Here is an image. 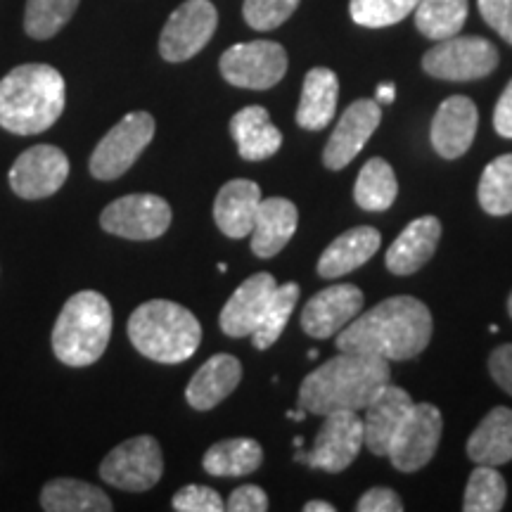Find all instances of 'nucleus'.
Masks as SVG:
<instances>
[{"label": "nucleus", "mask_w": 512, "mask_h": 512, "mask_svg": "<svg viewBox=\"0 0 512 512\" xmlns=\"http://www.w3.org/2000/svg\"><path fill=\"white\" fill-rule=\"evenodd\" d=\"M261 188L247 178L228 181L214 202V221L226 238L242 240L252 235L256 211H259Z\"/></svg>", "instance_id": "nucleus-20"}, {"label": "nucleus", "mask_w": 512, "mask_h": 512, "mask_svg": "<svg viewBox=\"0 0 512 512\" xmlns=\"http://www.w3.org/2000/svg\"><path fill=\"white\" fill-rule=\"evenodd\" d=\"M382 245L380 230L370 226H356L335 238L320 254L318 259V275L325 280H337L342 275H347L363 264H368L370 259L377 254V249Z\"/></svg>", "instance_id": "nucleus-24"}, {"label": "nucleus", "mask_w": 512, "mask_h": 512, "mask_svg": "<svg viewBox=\"0 0 512 512\" xmlns=\"http://www.w3.org/2000/svg\"><path fill=\"white\" fill-rule=\"evenodd\" d=\"M264 463V448L247 437L223 439L204 453V472L211 477H247Z\"/></svg>", "instance_id": "nucleus-28"}, {"label": "nucleus", "mask_w": 512, "mask_h": 512, "mask_svg": "<svg viewBox=\"0 0 512 512\" xmlns=\"http://www.w3.org/2000/svg\"><path fill=\"white\" fill-rule=\"evenodd\" d=\"M299 8V0H245L242 15L256 31H271L283 27Z\"/></svg>", "instance_id": "nucleus-37"}, {"label": "nucleus", "mask_w": 512, "mask_h": 512, "mask_svg": "<svg viewBox=\"0 0 512 512\" xmlns=\"http://www.w3.org/2000/svg\"><path fill=\"white\" fill-rule=\"evenodd\" d=\"M69 178V159L55 145H34L10 169V188L22 200H46Z\"/></svg>", "instance_id": "nucleus-14"}, {"label": "nucleus", "mask_w": 512, "mask_h": 512, "mask_svg": "<svg viewBox=\"0 0 512 512\" xmlns=\"http://www.w3.org/2000/svg\"><path fill=\"white\" fill-rule=\"evenodd\" d=\"M498 67V50L482 36H451L422 55V69L441 81H477Z\"/></svg>", "instance_id": "nucleus-6"}, {"label": "nucleus", "mask_w": 512, "mask_h": 512, "mask_svg": "<svg viewBox=\"0 0 512 512\" xmlns=\"http://www.w3.org/2000/svg\"><path fill=\"white\" fill-rule=\"evenodd\" d=\"M41 505L48 512H110L114 508L100 486L67 477L43 486Z\"/></svg>", "instance_id": "nucleus-29"}, {"label": "nucleus", "mask_w": 512, "mask_h": 512, "mask_svg": "<svg viewBox=\"0 0 512 512\" xmlns=\"http://www.w3.org/2000/svg\"><path fill=\"white\" fill-rule=\"evenodd\" d=\"M219 24V12L209 0H185L166 19L159 36V55L166 62H185L207 46Z\"/></svg>", "instance_id": "nucleus-13"}, {"label": "nucleus", "mask_w": 512, "mask_h": 512, "mask_svg": "<svg viewBox=\"0 0 512 512\" xmlns=\"http://www.w3.org/2000/svg\"><path fill=\"white\" fill-rule=\"evenodd\" d=\"M508 311H510V318H512V294H510V299H508Z\"/></svg>", "instance_id": "nucleus-48"}, {"label": "nucleus", "mask_w": 512, "mask_h": 512, "mask_svg": "<svg viewBox=\"0 0 512 512\" xmlns=\"http://www.w3.org/2000/svg\"><path fill=\"white\" fill-rule=\"evenodd\" d=\"M162 472V446L150 434L114 446L100 465L102 482L117 486L121 491H133V494L152 489L162 479Z\"/></svg>", "instance_id": "nucleus-8"}, {"label": "nucleus", "mask_w": 512, "mask_h": 512, "mask_svg": "<svg viewBox=\"0 0 512 512\" xmlns=\"http://www.w3.org/2000/svg\"><path fill=\"white\" fill-rule=\"evenodd\" d=\"M479 126L477 105L465 95H451L439 105L432 119L430 138L441 159H458L475 143Z\"/></svg>", "instance_id": "nucleus-17"}, {"label": "nucleus", "mask_w": 512, "mask_h": 512, "mask_svg": "<svg viewBox=\"0 0 512 512\" xmlns=\"http://www.w3.org/2000/svg\"><path fill=\"white\" fill-rule=\"evenodd\" d=\"M420 0H351L349 12L366 29H384L399 24L415 10Z\"/></svg>", "instance_id": "nucleus-36"}, {"label": "nucleus", "mask_w": 512, "mask_h": 512, "mask_svg": "<svg viewBox=\"0 0 512 512\" xmlns=\"http://www.w3.org/2000/svg\"><path fill=\"white\" fill-rule=\"evenodd\" d=\"M389 380L392 370L387 358L342 351L304 377L297 401L299 408L311 415L335 411L361 413Z\"/></svg>", "instance_id": "nucleus-2"}, {"label": "nucleus", "mask_w": 512, "mask_h": 512, "mask_svg": "<svg viewBox=\"0 0 512 512\" xmlns=\"http://www.w3.org/2000/svg\"><path fill=\"white\" fill-rule=\"evenodd\" d=\"M484 22L512 46V0H477Z\"/></svg>", "instance_id": "nucleus-39"}, {"label": "nucleus", "mask_w": 512, "mask_h": 512, "mask_svg": "<svg viewBox=\"0 0 512 512\" xmlns=\"http://www.w3.org/2000/svg\"><path fill=\"white\" fill-rule=\"evenodd\" d=\"M399 195V181L392 164L380 157L368 159L363 169L358 171L354 185V200L366 211H387Z\"/></svg>", "instance_id": "nucleus-30"}, {"label": "nucleus", "mask_w": 512, "mask_h": 512, "mask_svg": "<svg viewBox=\"0 0 512 512\" xmlns=\"http://www.w3.org/2000/svg\"><path fill=\"white\" fill-rule=\"evenodd\" d=\"M413 403L411 394L406 389L394 387V384H384L373 396V401L363 408L366 411L363 415V441H366L370 453L387 456L389 444H392L396 430L406 420Z\"/></svg>", "instance_id": "nucleus-18"}, {"label": "nucleus", "mask_w": 512, "mask_h": 512, "mask_svg": "<svg viewBox=\"0 0 512 512\" xmlns=\"http://www.w3.org/2000/svg\"><path fill=\"white\" fill-rule=\"evenodd\" d=\"M240 380L242 363L238 358L230 354H216L192 375L188 389H185V399L195 411H211L238 389Z\"/></svg>", "instance_id": "nucleus-23"}, {"label": "nucleus", "mask_w": 512, "mask_h": 512, "mask_svg": "<svg viewBox=\"0 0 512 512\" xmlns=\"http://www.w3.org/2000/svg\"><path fill=\"white\" fill-rule=\"evenodd\" d=\"M477 197L489 216L512 214V155H501L486 164Z\"/></svg>", "instance_id": "nucleus-33"}, {"label": "nucleus", "mask_w": 512, "mask_h": 512, "mask_svg": "<svg viewBox=\"0 0 512 512\" xmlns=\"http://www.w3.org/2000/svg\"><path fill=\"white\" fill-rule=\"evenodd\" d=\"M128 339L145 358L164 366L188 361L202 342L195 313L169 299L140 304L128 318Z\"/></svg>", "instance_id": "nucleus-4"}, {"label": "nucleus", "mask_w": 512, "mask_h": 512, "mask_svg": "<svg viewBox=\"0 0 512 512\" xmlns=\"http://www.w3.org/2000/svg\"><path fill=\"white\" fill-rule=\"evenodd\" d=\"M337 508L332 503H325V501H311L304 505V512H335Z\"/></svg>", "instance_id": "nucleus-45"}, {"label": "nucleus", "mask_w": 512, "mask_h": 512, "mask_svg": "<svg viewBox=\"0 0 512 512\" xmlns=\"http://www.w3.org/2000/svg\"><path fill=\"white\" fill-rule=\"evenodd\" d=\"M155 119L147 112L126 114L119 124L110 128L91 155V174L98 181H117L124 176L143 150L155 138Z\"/></svg>", "instance_id": "nucleus-7"}, {"label": "nucleus", "mask_w": 512, "mask_h": 512, "mask_svg": "<svg viewBox=\"0 0 512 512\" xmlns=\"http://www.w3.org/2000/svg\"><path fill=\"white\" fill-rule=\"evenodd\" d=\"M467 456L477 465H505L512 460V411L496 406L467 439Z\"/></svg>", "instance_id": "nucleus-26"}, {"label": "nucleus", "mask_w": 512, "mask_h": 512, "mask_svg": "<svg viewBox=\"0 0 512 512\" xmlns=\"http://www.w3.org/2000/svg\"><path fill=\"white\" fill-rule=\"evenodd\" d=\"M67 86L50 64H19L0 79V126L15 136H38L64 112Z\"/></svg>", "instance_id": "nucleus-3"}, {"label": "nucleus", "mask_w": 512, "mask_h": 512, "mask_svg": "<svg viewBox=\"0 0 512 512\" xmlns=\"http://www.w3.org/2000/svg\"><path fill=\"white\" fill-rule=\"evenodd\" d=\"M299 294H302V290H299L297 283H285L275 287L264 313H261L259 323H256L252 332L254 349L264 351L278 342L287 328V323H290L294 306L299 302Z\"/></svg>", "instance_id": "nucleus-32"}, {"label": "nucleus", "mask_w": 512, "mask_h": 512, "mask_svg": "<svg viewBox=\"0 0 512 512\" xmlns=\"http://www.w3.org/2000/svg\"><path fill=\"white\" fill-rule=\"evenodd\" d=\"M226 510L230 512H266L268 510V496L261 486L245 484L233 491L226 503Z\"/></svg>", "instance_id": "nucleus-41"}, {"label": "nucleus", "mask_w": 512, "mask_h": 512, "mask_svg": "<svg viewBox=\"0 0 512 512\" xmlns=\"http://www.w3.org/2000/svg\"><path fill=\"white\" fill-rule=\"evenodd\" d=\"M171 505H174V510H178V512H223L226 510L223 498L216 494L214 489H209V486H200V484H188V486H183L181 491H176Z\"/></svg>", "instance_id": "nucleus-38"}, {"label": "nucleus", "mask_w": 512, "mask_h": 512, "mask_svg": "<svg viewBox=\"0 0 512 512\" xmlns=\"http://www.w3.org/2000/svg\"><path fill=\"white\" fill-rule=\"evenodd\" d=\"M294 446L302 448L304 446V437H294Z\"/></svg>", "instance_id": "nucleus-47"}, {"label": "nucleus", "mask_w": 512, "mask_h": 512, "mask_svg": "<svg viewBox=\"0 0 512 512\" xmlns=\"http://www.w3.org/2000/svg\"><path fill=\"white\" fill-rule=\"evenodd\" d=\"M323 418V427H320L311 451L304 453L299 448L294 460L313 467V470L344 472L358 458L361 448L366 446L363 418L356 411H335L323 415Z\"/></svg>", "instance_id": "nucleus-9"}, {"label": "nucleus", "mask_w": 512, "mask_h": 512, "mask_svg": "<svg viewBox=\"0 0 512 512\" xmlns=\"http://www.w3.org/2000/svg\"><path fill=\"white\" fill-rule=\"evenodd\" d=\"M415 27L430 41L458 36L467 19V0H420L413 10Z\"/></svg>", "instance_id": "nucleus-31"}, {"label": "nucleus", "mask_w": 512, "mask_h": 512, "mask_svg": "<svg viewBox=\"0 0 512 512\" xmlns=\"http://www.w3.org/2000/svg\"><path fill=\"white\" fill-rule=\"evenodd\" d=\"M275 287H278V283H275L273 275L266 271L247 278L245 283L233 292V297L228 299L226 306H223L219 316L221 330L226 332L228 337L235 339L252 335Z\"/></svg>", "instance_id": "nucleus-19"}, {"label": "nucleus", "mask_w": 512, "mask_h": 512, "mask_svg": "<svg viewBox=\"0 0 512 512\" xmlns=\"http://www.w3.org/2000/svg\"><path fill=\"white\" fill-rule=\"evenodd\" d=\"M441 432H444V418L439 408L432 403H413L389 444L387 458L399 472H418L437 453Z\"/></svg>", "instance_id": "nucleus-12"}, {"label": "nucleus", "mask_w": 512, "mask_h": 512, "mask_svg": "<svg viewBox=\"0 0 512 512\" xmlns=\"http://www.w3.org/2000/svg\"><path fill=\"white\" fill-rule=\"evenodd\" d=\"M339 79L328 67H316L306 74L302 98L297 107V124L306 131H320L335 119Z\"/></svg>", "instance_id": "nucleus-27"}, {"label": "nucleus", "mask_w": 512, "mask_h": 512, "mask_svg": "<svg viewBox=\"0 0 512 512\" xmlns=\"http://www.w3.org/2000/svg\"><path fill=\"white\" fill-rule=\"evenodd\" d=\"M299 223V211L285 197L261 200L252 228V252L259 259H273L294 238Z\"/></svg>", "instance_id": "nucleus-22"}, {"label": "nucleus", "mask_w": 512, "mask_h": 512, "mask_svg": "<svg viewBox=\"0 0 512 512\" xmlns=\"http://www.w3.org/2000/svg\"><path fill=\"white\" fill-rule=\"evenodd\" d=\"M81 0H27L24 31L36 41H48L67 27Z\"/></svg>", "instance_id": "nucleus-35"}, {"label": "nucleus", "mask_w": 512, "mask_h": 512, "mask_svg": "<svg viewBox=\"0 0 512 512\" xmlns=\"http://www.w3.org/2000/svg\"><path fill=\"white\" fill-rule=\"evenodd\" d=\"M441 240V221L437 216H420L401 230L387 249V271L394 275L418 273L437 252Z\"/></svg>", "instance_id": "nucleus-21"}, {"label": "nucleus", "mask_w": 512, "mask_h": 512, "mask_svg": "<svg viewBox=\"0 0 512 512\" xmlns=\"http://www.w3.org/2000/svg\"><path fill=\"white\" fill-rule=\"evenodd\" d=\"M508 498V484L501 472L491 465H477L467 479L463 498L465 512H498Z\"/></svg>", "instance_id": "nucleus-34"}, {"label": "nucleus", "mask_w": 512, "mask_h": 512, "mask_svg": "<svg viewBox=\"0 0 512 512\" xmlns=\"http://www.w3.org/2000/svg\"><path fill=\"white\" fill-rule=\"evenodd\" d=\"M356 510L358 512H401L403 501L394 489L375 486V489H368L366 494L358 498Z\"/></svg>", "instance_id": "nucleus-40"}, {"label": "nucleus", "mask_w": 512, "mask_h": 512, "mask_svg": "<svg viewBox=\"0 0 512 512\" xmlns=\"http://www.w3.org/2000/svg\"><path fill=\"white\" fill-rule=\"evenodd\" d=\"M112 337V306L100 292L83 290L67 299L53 328L57 361L86 368L100 361Z\"/></svg>", "instance_id": "nucleus-5"}, {"label": "nucleus", "mask_w": 512, "mask_h": 512, "mask_svg": "<svg viewBox=\"0 0 512 512\" xmlns=\"http://www.w3.org/2000/svg\"><path fill=\"white\" fill-rule=\"evenodd\" d=\"M171 219L174 214L164 197L138 192L107 204L100 214V226L124 240H157L169 230Z\"/></svg>", "instance_id": "nucleus-11"}, {"label": "nucleus", "mask_w": 512, "mask_h": 512, "mask_svg": "<svg viewBox=\"0 0 512 512\" xmlns=\"http://www.w3.org/2000/svg\"><path fill=\"white\" fill-rule=\"evenodd\" d=\"M306 415H309V413H306L304 408H299V411H287V418H290V420H304Z\"/></svg>", "instance_id": "nucleus-46"}, {"label": "nucleus", "mask_w": 512, "mask_h": 512, "mask_svg": "<svg viewBox=\"0 0 512 512\" xmlns=\"http://www.w3.org/2000/svg\"><path fill=\"white\" fill-rule=\"evenodd\" d=\"M394 98H396L394 83H380V86H377V102H380V105H392Z\"/></svg>", "instance_id": "nucleus-44"}, {"label": "nucleus", "mask_w": 512, "mask_h": 512, "mask_svg": "<svg viewBox=\"0 0 512 512\" xmlns=\"http://www.w3.org/2000/svg\"><path fill=\"white\" fill-rule=\"evenodd\" d=\"M230 136L238 143V152L245 162H264L283 145V133L271 121L264 107H245L230 119Z\"/></svg>", "instance_id": "nucleus-25"}, {"label": "nucleus", "mask_w": 512, "mask_h": 512, "mask_svg": "<svg viewBox=\"0 0 512 512\" xmlns=\"http://www.w3.org/2000/svg\"><path fill=\"white\" fill-rule=\"evenodd\" d=\"M489 373L505 394L512 396V344L494 349L489 358Z\"/></svg>", "instance_id": "nucleus-42"}, {"label": "nucleus", "mask_w": 512, "mask_h": 512, "mask_svg": "<svg viewBox=\"0 0 512 512\" xmlns=\"http://www.w3.org/2000/svg\"><path fill=\"white\" fill-rule=\"evenodd\" d=\"M494 128L498 136L512 138V81L505 86L494 110Z\"/></svg>", "instance_id": "nucleus-43"}, {"label": "nucleus", "mask_w": 512, "mask_h": 512, "mask_svg": "<svg viewBox=\"0 0 512 512\" xmlns=\"http://www.w3.org/2000/svg\"><path fill=\"white\" fill-rule=\"evenodd\" d=\"M363 311L361 287L351 283L330 285L313 294L304 306L302 328L313 339H328L344 330Z\"/></svg>", "instance_id": "nucleus-16"}, {"label": "nucleus", "mask_w": 512, "mask_h": 512, "mask_svg": "<svg viewBox=\"0 0 512 512\" xmlns=\"http://www.w3.org/2000/svg\"><path fill=\"white\" fill-rule=\"evenodd\" d=\"M432 313L415 297H389L366 313H358L337 332L339 351L373 354L387 361H411L432 339Z\"/></svg>", "instance_id": "nucleus-1"}, {"label": "nucleus", "mask_w": 512, "mask_h": 512, "mask_svg": "<svg viewBox=\"0 0 512 512\" xmlns=\"http://www.w3.org/2000/svg\"><path fill=\"white\" fill-rule=\"evenodd\" d=\"M382 121V105L377 100H356L337 121L335 131L323 150V164L330 171H339L354 162L358 152L366 147L370 136Z\"/></svg>", "instance_id": "nucleus-15"}, {"label": "nucleus", "mask_w": 512, "mask_h": 512, "mask_svg": "<svg viewBox=\"0 0 512 512\" xmlns=\"http://www.w3.org/2000/svg\"><path fill=\"white\" fill-rule=\"evenodd\" d=\"M219 67L230 86L268 91L275 83L283 81L287 72V53L275 41L238 43L221 55Z\"/></svg>", "instance_id": "nucleus-10"}]
</instances>
